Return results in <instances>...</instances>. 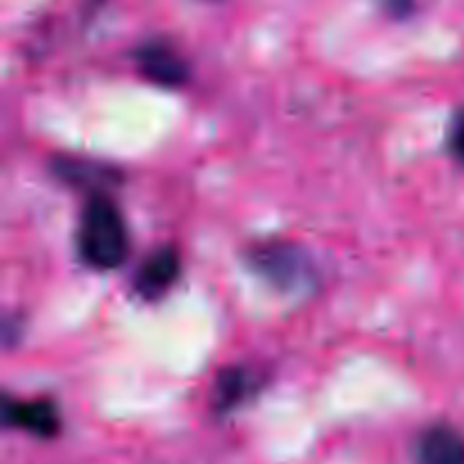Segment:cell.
<instances>
[{"mask_svg": "<svg viewBox=\"0 0 464 464\" xmlns=\"http://www.w3.org/2000/svg\"><path fill=\"white\" fill-rule=\"evenodd\" d=\"M77 252L93 270H116L130 254V234L121 208L104 195H91L77 225Z\"/></svg>", "mask_w": 464, "mask_h": 464, "instance_id": "6da1fadb", "label": "cell"}, {"mask_svg": "<svg viewBox=\"0 0 464 464\" xmlns=\"http://www.w3.org/2000/svg\"><path fill=\"white\" fill-rule=\"evenodd\" d=\"M136 66L152 84L175 89L188 82L190 68L186 59L168 44H145L136 53Z\"/></svg>", "mask_w": 464, "mask_h": 464, "instance_id": "7a4b0ae2", "label": "cell"}, {"mask_svg": "<svg viewBox=\"0 0 464 464\" xmlns=\"http://www.w3.org/2000/svg\"><path fill=\"white\" fill-rule=\"evenodd\" d=\"M181 258L172 247H159L150 254L140 270L136 272L134 288L145 299H157L179 279Z\"/></svg>", "mask_w": 464, "mask_h": 464, "instance_id": "3957f363", "label": "cell"}, {"mask_svg": "<svg viewBox=\"0 0 464 464\" xmlns=\"http://www.w3.org/2000/svg\"><path fill=\"white\" fill-rule=\"evenodd\" d=\"M5 421L7 426H16L36 438H54L59 433V412L45 399L7 401L5 403Z\"/></svg>", "mask_w": 464, "mask_h": 464, "instance_id": "277c9868", "label": "cell"}, {"mask_svg": "<svg viewBox=\"0 0 464 464\" xmlns=\"http://www.w3.org/2000/svg\"><path fill=\"white\" fill-rule=\"evenodd\" d=\"M420 464H464V435L451 426H430L417 444Z\"/></svg>", "mask_w": 464, "mask_h": 464, "instance_id": "5b68a950", "label": "cell"}, {"mask_svg": "<svg viewBox=\"0 0 464 464\" xmlns=\"http://www.w3.org/2000/svg\"><path fill=\"white\" fill-rule=\"evenodd\" d=\"M256 266L272 281H295L299 261L288 247H267L256 254Z\"/></svg>", "mask_w": 464, "mask_h": 464, "instance_id": "8992f818", "label": "cell"}, {"mask_svg": "<svg viewBox=\"0 0 464 464\" xmlns=\"http://www.w3.org/2000/svg\"><path fill=\"white\" fill-rule=\"evenodd\" d=\"M247 390V374L243 370H229L222 372L216 381V401L220 411H229L234 408L240 399L245 397Z\"/></svg>", "mask_w": 464, "mask_h": 464, "instance_id": "52a82bcc", "label": "cell"}, {"mask_svg": "<svg viewBox=\"0 0 464 464\" xmlns=\"http://www.w3.org/2000/svg\"><path fill=\"white\" fill-rule=\"evenodd\" d=\"M451 148L453 154L464 163V116H460L453 125V134H451Z\"/></svg>", "mask_w": 464, "mask_h": 464, "instance_id": "ba28073f", "label": "cell"}]
</instances>
